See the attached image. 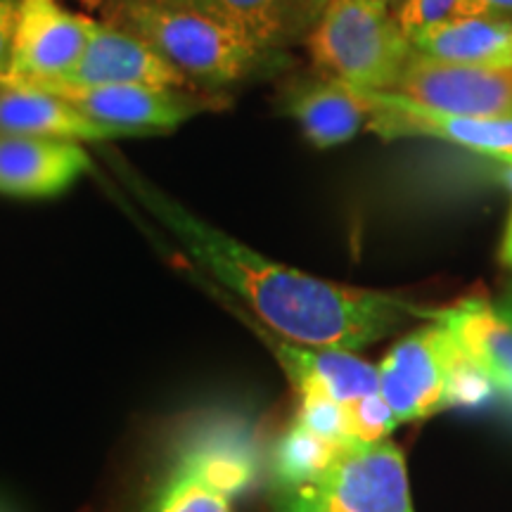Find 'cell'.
<instances>
[{
    "instance_id": "obj_18",
    "label": "cell",
    "mask_w": 512,
    "mask_h": 512,
    "mask_svg": "<svg viewBox=\"0 0 512 512\" xmlns=\"http://www.w3.org/2000/svg\"><path fill=\"white\" fill-rule=\"evenodd\" d=\"M178 458L195 467L216 491L228 498L247 491L259 472L252 439L245 427L233 422L202 427L185 441Z\"/></svg>"
},
{
    "instance_id": "obj_9",
    "label": "cell",
    "mask_w": 512,
    "mask_h": 512,
    "mask_svg": "<svg viewBox=\"0 0 512 512\" xmlns=\"http://www.w3.org/2000/svg\"><path fill=\"white\" fill-rule=\"evenodd\" d=\"M88 17L62 8L60 0H19L10 62L3 81L48 83L72 72L86 48Z\"/></svg>"
},
{
    "instance_id": "obj_10",
    "label": "cell",
    "mask_w": 512,
    "mask_h": 512,
    "mask_svg": "<svg viewBox=\"0 0 512 512\" xmlns=\"http://www.w3.org/2000/svg\"><path fill=\"white\" fill-rule=\"evenodd\" d=\"M214 19L240 41L264 53L306 43L330 0H159Z\"/></svg>"
},
{
    "instance_id": "obj_19",
    "label": "cell",
    "mask_w": 512,
    "mask_h": 512,
    "mask_svg": "<svg viewBox=\"0 0 512 512\" xmlns=\"http://www.w3.org/2000/svg\"><path fill=\"white\" fill-rule=\"evenodd\" d=\"M342 448V444L318 437V434L309 432L299 422H294L290 430L285 432V437L280 439L278 448H275V489L306 484L320 477L332 465V460L339 456Z\"/></svg>"
},
{
    "instance_id": "obj_29",
    "label": "cell",
    "mask_w": 512,
    "mask_h": 512,
    "mask_svg": "<svg viewBox=\"0 0 512 512\" xmlns=\"http://www.w3.org/2000/svg\"><path fill=\"white\" fill-rule=\"evenodd\" d=\"M377 3H382V5H387V8H392V12L399 8V5L403 3V0H377Z\"/></svg>"
},
{
    "instance_id": "obj_3",
    "label": "cell",
    "mask_w": 512,
    "mask_h": 512,
    "mask_svg": "<svg viewBox=\"0 0 512 512\" xmlns=\"http://www.w3.org/2000/svg\"><path fill=\"white\" fill-rule=\"evenodd\" d=\"M318 72L361 91H392L413 41L377 0H330L306 38Z\"/></svg>"
},
{
    "instance_id": "obj_15",
    "label": "cell",
    "mask_w": 512,
    "mask_h": 512,
    "mask_svg": "<svg viewBox=\"0 0 512 512\" xmlns=\"http://www.w3.org/2000/svg\"><path fill=\"white\" fill-rule=\"evenodd\" d=\"M0 133L72 140V143H107V140L131 138L117 126L86 117L60 95L10 81H0Z\"/></svg>"
},
{
    "instance_id": "obj_13",
    "label": "cell",
    "mask_w": 512,
    "mask_h": 512,
    "mask_svg": "<svg viewBox=\"0 0 512 512\" xmlns=\"http://www.w3.org/2000/svg\"><path fill=\"white\" fill-rule=\"evenodd\" d=\"M91 166L81 143L0 133V195L55 197Z\"/></svg>"
},
{
    "instance_id": "obj_11",
    "label": "cell",
    "mask_w": 512,
    "mask_h": 512,
    "mask_svg": "<svg viewBox=\"0 0 512 512\" xmlns=\"http://www.w3.org/2000/svg\"><path fill=\"white\" fill-rule=\"evenodd\" d=\"M74 86H155L188 88L190 81L178 74L164 57L138 36L88 17L86 48L76 67L62 81Z\"/></svg>"
},
{
    "instance_id": "obj_1",
    "label": "cell",
    "mask_w": 512,
    "mask_h": 512,
    "mask_svg": "<svg viewBox=\"0 0 512 512\" xmlns=\"http://www.w3.org/2000/svg\"><path fill=\"white\" fill-rule=\"evenodd\" d=\"M126 190L174 235L216 283L242 299L264 328L304 347L358 351L399 332L430 306L392 292L358 290L271 261L176 202L117 155H107Z\"/></svg>"
},
{
    "instance_id": "obj_24",
    "label": "cell",
    "mask_w": 512,
    "mask_h": 512,
    "mask_svg": "<svg viewBox=\"0 0 512 512\" xmlns=\"http://www.w3.org/2000/svg\"><path fill=\"white\" fill-rule=\"evenodd\" d=\"M456 5L458 0H403L394 10V17L408 36H415L434 24L451 19Z\"/></svg>"
},
{
    "instance_id": "obj_8",
    "label": "cell",
    "mask_w": 512,
    "mask_h": 512,
    "mask_svg": "<svg viewBox=\"0 0 512 512\" xmlns=\"http://www.w3.org/2000/svg\"><path fill=\"white\" fill-rule=\"evenodd\" d=\"M22 86L60 95L86 117L117 126L131 138L169 133L209 107L207 98L188 93V88L74 86V83H22Z\"/></svg>"
},
{
    "instance_id": "obj_21",
    "label": "cell",
    "mask_w": 512,
    "mask_h": 512,
    "mask_svg": "<svg viewBox=\"0 0 512 512\" xmlns=\"http://www.w3.org/2000/svg\"><path fill=\"white\" fill-rule=\"evenodd\" d=\"M344 413H347L349 441H356V444H375L396 427L392 408L382 399V394H370L347 403Z\"/></svg>"
},
{
    "instance_id": "obj_28",
    "label": "cell",
    "mask_w": 512,
    "mask_h": 512,
    "mask_svg": "<svg viewBox=\"0 0 512 512\" xmlns=\"http://www.w3.org/2000/svg\"><path fill=\"white\" fill-rule=\"evenodd\" d=\"M503 181L508 185V190L512 192V159L510 162H505V169H503Z\"/></svg>"
},
{
    "instance_id": "obj_16",
    "label": "cell",
    "mask_w": 512,
    "mask_h": 512,
    "mask_svg": "<svg viewBox=\"0 0 512 512\" xmlns=\"http://www.w3.org/2000/svg\"><path fill=\"white\" fill-rule=\"evenodd\" d=\"M283 107L318 150L347 143L368 121L356 88L323 72L294 81L285 91Z\"/></svg>"
},
{
    "instance_id": "obj_12",
    "label": "cell",
    "mask_w": 512,
    "mask_h": 512,
    "mask_svg": "<svg viewBox=\"0 0 512 512\" xmlns=\"http://www.w3.org/2000/svg\"><path fill=\"white\" fill-rule=\"evenodd\" d=\"M427 320L444 323L460 351L512 401V285L501 297L472 294L446 309H430Z\"/></svg>"
},
{
    "instance_id": "obj_5",
    "label": "cell",
    "mask_w": 512,
    "mask_h": 512,
    "mask_svg": "<svg viewBox=\"0 0 512 512\" xmlns=\"http://www.w3.org/2000/svg\"><path fill=\"white\" fill-rule=\"evenodd\" d=\"M463 351L451 330L439 320L403 337L384 356L380 370V394L399 422L422 420L444 411L448 377Z\"/></svg>"
},
{
    "instance_id": "obj_7",
    "label": "cell",
    "mask_w": 512,
    "mask_h": 512,
    "mask_svg": "<svg viewBox=\"0 0 512 512\" xmlns=\"http://www.w3.org/2000/svg\"><path fill=\"white\" fill-rule=\"evenodd\" d=\"M356 91L368 110V131L382 140L432 138L498 159L503 164L512 159V117H463V114L430 110L399 93L361 91V88Z\"/></svg>"
},
{
    "instance_id": "obj_2",
    "label": "cell",
    "mask_w": 512,
    "mask_h": 512,
    "mask_svg": "<svg viewBox=\"0 0 512 512\" xmlns=\"http://www.w3.org/2000/svg\"><path fill=\"white\" fill-rule=\"evenodd\" d=\"M105 22L138 36L190 86L228 88L252 76L280 72L285 53H264L214 19L159 0H107Z\"/></svg>"
},
{
    "instance_id": "obj_6",
    "label": "cell",
    "mask_w": 512,
    "mask_h": 512,
    "mask_svg": "<svg viewBox=\"0 0 512 512\" xmlns=\"http://www.w3.org/2000/svg\"><path fill=\"white\" fill-rule=\"evenodd\" d=\"M389 93L437 112L463 117H512V67L439 62L415 53Z\"/></svg>"
},
{
    "instance_id": "obj_22",
    "label": "cell",
    "mask_w": 512,
    "mask_h": 512,
    "mask_svg": "<svg viewBox=\"0 0 512 512\" xmlns=\"http://www.w3.org/2000/svg\"><path fill=\"white\" fill-rule=\"evenodd\" d=\"M297 422L318 437L342 446L349 444L347 413H344L342 403L318 394H302L299 396Z\"/></svg>"
},
{
    "instance_id": "obj_17",
    "label": "cell",
    "mask_w": 512,
    "mask_h": 512,
    "mask_svg": "<svg viewBox=\"0 0 512 512\" xmlns=\"http://www.w3.org/2000/svg\"><path fill=\"white\" fill-rule=\"evenodd\" d=\"M415 53L439 62L512 67V22L491 17H451L411 36Z\"/></svg>"
},
{
    "instance_id": "obj_23",
    "label": "cell",
    "mask_w": 512,
    "mask_h": 512,
    "mask_svg": "<svg viewBox=\"0 0 512 512\" xmlns=\"http://www.w3.org/2000/svg\"><path fill=\"white\" fill-rule=\"evenodd\" d=\"M494 384L479 370L475 363L470 361L465 354L458 358L456 366L448 377V389H446V406H467L475 408L482 406L494 396Z\"/></svg>"
},
{
    "instance_id": "obj_27",
    "label": "cell",
    "mask_w": 512,
    "mask_h": 512,
    "mask_svg": "<svg viewBox=\"0 0 512 512\" xmlns=\"http://www.w3.org/2000/svg\"><path fill=\"white\" fill-rule=\"evenodd\" d=\"M501 261L508 268H512V214L508 221V230H505V238H503V247H501Z\"/></svg>"
},
{
    "instance_id": "obj_20",
    "label": "cell",
    "mask_w": 512,
    "mask_h": 512,
    "mask_svg": "<svg viewBox=\"0 0 512 512\" xmlns=\"http://www.w3.org/2000/svg\"><path fill=\"white\" fill-rule=\"evenodd\" d=\"M147 512H230V498L216 491L195 467L176 458L152 494Z\"/></svg>"
},
{
    "instance_id": "obj_25",
    "label": "cell",
    "mask_w": 512,
    "mask_h": 512,
    "mask_svg": "<svg viewBox=\"0 0 512 512\" xmlns=\"http://www.w3.org/2000/svg\"><path fill=\"white\" fill-rule=\"evenodd\" d=\"M453 17H491L512 22V0H458Z\"/></svg>"
},
{
    "instance_id": "obj_4",
    "label": "cell",
    "mask_w": 512,
    "mask_h": 512,
    "mask_svg": "<svg viewBox=\"0 0 512 512\" xmlns=\"http://www.w3.org/2000/svg\"><path fill=\"white\" fill-rule=\"evenodd\" d=\"M278 512H413L406 460L389 439L344 444L323 475L275 489Z\"/></svg>"
},
{
    "instance_id": "obj_14",
    "label": "cell",
    "mask_w": 512,
    "mask_h": 512,
    "mask_svg": "<svg viewBox=\"0 0 512 512\" xmlns=\"http://www.w3.org/2000/svg\"><path fill=\"white\" fill-rule=\"evenodd\" d=\"M259 335L278 356L299 396L318 394L347 406L363 396L380 394V370L358 358L354 351L304 347L287 342L268 328H261Z\"/></svg>"
},
{
    "instance_id": "obj_26",
    "label": "cell",
    "mask_w": 512,
    "mask_h": 512,
    "mask_svg": "<svg viewBox=\"0 0 512 512\" xmlns=\"http://www.w3.org/2000/svg\"><path fill=\"white\" fill-rule=\"evenodd\" d=\"M17 5H19V0H0V76L5 74V69H8V62H10Z\"/></svg>"
}]
</instances>
